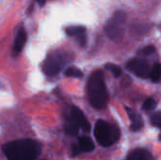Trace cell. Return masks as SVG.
I'll use <instances>...</instances> for the list:
<instances>
[{"label": "cell", "instance_id": "9c48e42d", "mask_svg": "<svg viewBox=\"0 0 161 160\" xmlns=\"http://www.w3.org/2000/svg\"><path fill=\"white\" fill-rule=\"evenodd\" d=\"M27 39V34L24 28H20L19 31L17 32L16 38H15V42L13 46V52L15 55H18L24 48Z\"/></svg>", "mask_w": 161, "mask_h": 160}, {"label": "cell", "instance_id": "8992f818", "mask_svg": "<svg viewBox=\"0 0 161 160\" xmlns=\"http://www.w3.org/2000/svg\"><path fill=\"white\" fill-rule=\"evenodd\" d=\"M126 68L130 72H132L136 75H138L139 77H142V78L148 77L150 74V71H151L150 66L147 63V61L142 58H131L127 62Z\"/></svg>", "mask_w": 161, "mask_h": 160}, {"label": "cell", "instance_id": "30bf717a", "mask_svg": "<svg viewBox=\"0 0 161 160\" xmlns=\"http://www.w3.org/2000/svg\"><path fill=\"white\" fill-rule=\"evenodd\" d=\"M125 160H155L151 153L145 149H135L126 157Z\"/></svg>", "mask_w": 161, "mask_h": 160}, {"label": "cell", "instance_id": "4fadbf2b", "mask_svg": "<svg viewBox=\"0 0 161 160\" xmlns=\"http://www.w3.org/2000/svg\"><path fill=\"white\" fill-rule=\"evenodd\" d=\"M64 128H65V132L71 136H75L78 132V129H79L78 125L73 121V119L70 116H69V118L66 119Z\"/></svg>", "mask_w": 161, "mask_h": 160}, {"label": "cell", "instance_id": "6da1fadb", "mask_svg": "<svg viewBox=\"0 0 161 160\" xmlns=\"http://www.w3.org/2000/svg\"><path fill=\"white\" fill-rule=\"evenodd\" d=\"M8 160H36L41 154L40 144L32 140H19L3 146Z\"/></svg>", "mask_w": 161, "mask_h": 160}, {"label": "cell", "instance_id": "5b68a950", "mask_svg": "<svg viewBox=\"0 0 161 160\" xmlns=\"http://www.w3.org/2000/svg\"><path fill=\"white\" fill-rule=\"evenodd\" d=\"M68 61V56L63 53H52L44 61L43 71L47 75H55L61 71Z\"/></svg>", "mask_w": 161, "mask_h": 160}, {"label": "cell", "instance_id": "ba28073f", "mask_svg": "<svg viewBox=\"0 0 161 160\" xmlns=\"http://www.w3.org/2000/svg\"><path fill=\"white\" fill-rule=\"evenodd\" d=\"M66 34L71 37L77 38V41L80 43V45L85 46L87 39H86V28L84 26L81 25L69 26L66 28Z\"/></svg>", "mask_w": 161, "mask_h": 160}, {"label": "cell", "instance_id": "ac0fdd59", "mask_svg": "<svg viewBox=\"0 0 161 160\" xmlns=\"http://www.w3.org/2000/svg\"><path fill=\"white\" fill-rule=\"evenodd\" d=\"M155 52V47L153 45H148V46H145L143 48H142L141 50H139V55L140 56H143V57H146V56H150L152 55L153 53Z\"/></svg>", "mask_w": 161, "mask_h": 160}, {"label": "cell", "instance_id": "e0dca14e", "mask_svg": "<svg viewBox=\"0 0 161 160\" xmlns=\"http://www.w3.org/2000/svg\"><path fill=\"white\" fill-rule=\"evenodd\" d=\"M157 107V102L155 101V99L153 98H148L146 99V101L144 102L143 106H142V108L143 110L145 111H150V110H153L155 109Z\"/></svg>", "mask_w": 161, "mask_h": 160}, {"label": "cell", "instance_id": "7c38bea8", "mask_svg": "<svg viewBox=\"0 0 161 160\" xmlns=\"http://www.w3.org/2000/svg\"><path fill=\"white\" fill-rule=\"evenodd\" d=\"M78 148L80 152L89 153L94 150V143L88 137H80L78 139Z\"/></svg>", "mask_w": 161, "mask_h": 160}, {"label": "cell", "instance_id": "7a4b0ae2", "mask_svg": "<svg viewBox=\"0 0 161 160\" xmlns=\"http://www.w3.org/2000/svg\"><path fill=\"white\" fill-rule=\"evenodd\" d=\"M88 94L90 102L94 108L102 109L107 107L108 93L102 71L98 70L92 74L88 82Z\"/></svg>", "mask_w": 161, "mask_h": 160}, {"label": "cell", "instance_id": "8fae6325", "mask_svg": "<svg viewBox=\"0 0 161 160\" xmlns=\"http://www.w3.org/2000/svg\"><path fill=\"white\" fill-rule=\"evenodd\" d=\"M127 110V113L131 119V130L134 131V132H138L140 131L141 129H142L143 127V121L142 119V117L140 115H138L135 111H133L132 109H129L128 108H126Z\"/></svg>", "mask_w": 161, "mask_h": 160}, {"label": "cell", "instance_id": "3957f363", "mask_svg": "<svg viewBox=\"0 0 161 160\" xmlns=\"http://www.w3.org/2000/svg\"><path fill=\"white\" fill-rule=\"evenodd\" d=\"M120 130L109 123L99 120L94 127V137L97 142L103 147H109L120 139Z\"/></svg>", "mask_w": 161, "mask_h": 160}, {"label": "cell", "instance_id": "d6986e66", "mask_svg": "<svg viewBox=\"0 0 161 160\" xmlns=\"http://www.w3.org/2000/svg\"><path fill=\"white\" fill-rule=\"evenodd\" d=\"M36 1H37V2H38L40 5H41V6H43V5L45 4V2H46L45 0H36Z\"/></svg>", "mask_w": 161, "mask_h": 160}, {"label": "cell", "instance_id": "5bb4252c", "mask_svg": "<svg viewBox=\"0 0 161 160\" xmlns=\"http://www.w3.org/2000/svg\"><path fill=\"white\" fill-rule=\"evenodd\" d=\"M149 77L154 83H159L161 81V64L157 63L153 66L150 71Z\"/></svg>", "mask_w": 161, "mask_h": 160}, {"label": "cell", "instance_id": "ffe728a7", "mask_svg": "<svg viewBox=\"0 0 161 160\" xmlns=\"http://www.w3.org/2000/svg\"><path fill=\"white\" fill-rule=\"evenodd\" d=\"M158 127H160V128H161V123H160V124H159V125H158Z\"/></svg>", "mask_w": 161, "mask_h": 160}, {"label": "cell", "instance_id": "277c9868", "mask_svg": "<svg viewBox=\"0 0 161 160\" xmlns=\"http://www.w3.org/2000/svg\"><path fill=\"white\" fill-rule=\"evenodd\" d=\"M125 19L126 15L123 10L116 11L109 19L105 27V31L110 40L114 41H120L123 39L125 33Z\"/></svg>", "mask_w": 161, "mask_h": 160}, {"label": "cell", "instance_id": "52a82bcc", "mask_svg": "<svg viewBox=\"0 0 161 160\" xmlns=\"http://www.w3.org/2000/svg\"><path fill=\"white\" fill-rule=\"evenodd\" d=\"M70 117L78 125L79 128L83 129V131L89 132L91 130V124H90L89 121L87 120V118L85 117V115L83 114V112L78 108L73 107L71 108Z\"/></svg>", "mask_w": 161, "mask_h": 160}, {"label": "cell", "instance_id": "9a60e30c", "mask_svg": "<svg viewBox=\"0 0 161 160\" xmlns=\"http://www.w3.org/2000/svg\"><path fill=\"white\" fill-rule=\"evenodd\" d=\"M65 75L68 77L81 78L83 76V73L76 67H68L65 71Z\"/></svg>", "mask_w": 161, "mask_h": 160}, {"label": "cell", "instance_id": "2e32d148", "mask_svg": "<svg viewBox=\"0 0 161 160\" xmlns=\"http://www.w3.org/2000/svg\"><path fill=\"white\" fill-rule=\"evenodd\" d=\"M106 69L107 70H108L109 72H111L112 73V74L115 76V77H119V76H121L122 75V74H123V71H122V69H121V67L120 66H118V65H116V64H113V63H108V64H106Z\"/></svg>", "mask_w": 161, "mask_h": 160}]
</instances>
